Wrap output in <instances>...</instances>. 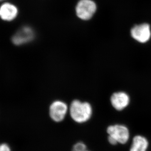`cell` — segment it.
Wrapping results in <instances>:
<instances>
[{
  "label": "cell",
  "mask_w": 151,
  "mask_h": 151,
  "mask_svg": "<svg viewBox=\"0 0 151 151\" xmlns=\"http://www.w3.org/2000/svg\"><path fill=\"white\" fill-rule=\"evenodd\" d=\"M70 114L73 120L78 123H82L91 117L92 108L88 103L74 100L70 105Z\"/></svg>",
  "instance_id": "6da1fadb"
},
{
  "label": "cell",
  "mask_w": 151,
  "mask_h": 151,
  "mask_svg": "<svg viewBox=\"0 0 151 151\" xmlns=\"http://www.w3.org/2000/svg\"><path fill=\"white\" fill-rule=\"evenodd\" d=\"M109 142L112 145L117 143L125 144L129 138V132L127 127L123 125L110 126L107 129Z\"/></svg>",
  "instance_id": "7a4b0ae2"
},
{
  "label": "cell",
  "mask_w": 151,
  "mask_h": 151,
  "mask_svg": "<svg viewBox=\"0 0 151 151\" xmlns=\"http://www.w3.org/2000/svg\"><path fill=\"white\" fill-rule=\"evenodd\" d=\"M96 9V4L93 0H80L76 6V14L79 18L86 21L93 17Z\"/></svg>",
  "instance_id": "3957f363"
},
{
  "label": "cell",
  "mask_w": 151,
  "mask_h": 151,
  "mask_svg": "<svg viewBox=\"0 0 151 151\" xmlns=\"http://www.w3.org/2000/svg\"><path fill=\"white\" fill-rule=\"evenodd\" d=\"M68 111L66 103L61 100L53 102L49 108V115L50 118L55 122L59 123L64 120Z\"/></svg>",
  "instance_id": "277c9868"
},
{
  "label": "cell",
  "mask_w": 151,
  "mask_h": 151,
  "mask_svg": "<svg viewBox=\"0 0 151 151\" xmlns=\"http://www.w3.org/2000/svg\"><path fill=\"white\" fill-rule=\"evenodd\" d=\"M35 38V32L29 26H24L19 29L12 37L13 44L16 46H21L32 42Z\"/></svg>",
  "instance_id": "5b68a950"
},
{
  "label": "cell",
  "mask_w": 151,
  "mask_h": 151,
  "mask_svg": "<svg viewBox=\"0 0 151 151\" xmlns=\"http://www.w3.org/2000/svg\"><path fill=\"white\" fill-rule=\"evenodd\" d=\"M131 34L133 38L138 42L146 43L151 38L150 25L146 23L135 25L132 29Z\"/></svg>",
  "instance_id": "8992f818"
},
{
  "label": "cell",
  "mask_w": 151,
  "mask_h": 151,
  "mask_svg": "<svg viewBox=\"0 0 151 151\" xmlns=\"http://www.w3.org/2000/svg\"><path fill=\"white\" fill-rule=\"evenodd\" d=\"M18 14V9L14 4L9 3L3 4L0 6V18L5 21L14 20Z\"/></svg>",
  "instance_id": "52a82bcc"
},
{
  "label": "cell",
  "mask_w": 151,
  "mask_h": 151,
  "mask_svg": "<svg viewBox=\"0 0 151 151\" xmlns=\"http://www.w3.org/2000/svg\"><path fill=\"white\" fill-rule=\"evenodd\" d=\"M113 107L118 111L124 109L128 105L130 101L128 94L124 92H118L114 93L111 99Z\"/></svg>",
  "instance_id": "ba28073f"
},
{
  "label": "cell",
  "mask_w": 151,
  "mask_h": 151,
  "mask_svg": "<svg viewBox=\"0 0 151 151\" xmlns=\"http://www.w3.org/2000/svg\"><path fill=\"white\" fill-rule=\"evenodd\" d=\"M148 146L147 139L140 135H137L133 139L130 151H146Z\"/></svg>",
  "instance_id": "9c48e42d"
},
{
  "label": "cell",
  "mask_w": 151,
  "mask_h": 151,
  "mask_svg": "<svg viewBox=\"0 0 151 151\" xmlns=\"http://www.w3.org/2000/svg\"><path fill=\"white\" fill-rule=\"evenodd\" d=\"M71 151H90L87 148V146L84 143L82 142L77 143L74 144Z\"/></svg>",
  "instance_id": "30bf717a"
},
{
  "label": "cell",
  "mask_w": 151,
  "mask_h": 151,
  "mask_svg": "<svg viewBox=\"0 0 151 151\" xmlns=\"http://www.w3.org/2000/svg\"><path fill=\"white\" fill-rule=\"evenodd\" d=\"M0 151H12L9 145L6 143H3L0 145Z\"/></svg>",
  "instance_id": "8fae6325"
},
{
  "label": "cell",
  "mask_w": 151,
  "mask_h": 151,
  "mask_svg": "<svg viewBox=\"0 0 151 151\" xmlns=\"http://www.w3.org/2000/svg\"><path fill=\"white\" fill-rule=\"evenodd\" d=\"M4 1V0H0V1Z\"/></svg>",
  "instance_id": "7c38bea8"
}]
</instances>
